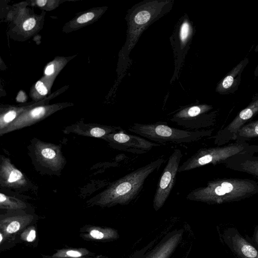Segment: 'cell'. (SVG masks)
<instances>
[{
  "label": "cell",
  "mask_w": 258,
  "mask_h": 258,
  "mask_svg": "<svg viewBox=\"0 0 258 258\" xmlns=\"http://www.w3.org/2000/svg\"><path fill=\"white\" fill-rule=\"evenodd\" d=\"M165 161L161 156L115 180L96 197V203L102 205L129 203L140 194L146 180L158 171Z\"/></svg>",
  "instance_id": "cell-1"
},
{
  "label": "cell",
  "mask_w": 258,
  "mask_h": 258,
  "mask_svg": "<svg viewBox=\"0 0 258 258\" xmlns=\"http://www.w3.org/2000/svg\"><path fill=\"white\" fill-rule=\"evenodd\" d=\"M257 193L258 184L254 181L247 179H216L191 190L186 197L192 201L220 203L240 200Z\"/></svg>",
  "instance_id": "cell-2"
},
{
  "label": "cell",
  "mask_w": 258,
  "mask_h": 258,
  "mask_svg": "<svg viewBox=\"0 0 258 258\" xmlns=\"http://www.w3.org/2000/svg\"><path fill=\"white\" fill-rule=\"evenodd\" d=\"M128 130L150 141L160 144L168 142L190 143L210 136L212 133L211 130H181L170 126L165 122L147 124L135 123L128 127Z\"/></svg>",
  "instance_id": "cell-3"
},
{
  "label": "cell",
  "mask_w": 258,
  "mask_h": 258,
  "mask_svg": "<svg viewBox=\"0 0 258 258\" xmlns=\"http://www.w3.org/2000/svg\"><path fill=\"white\" fill-rule=\"evenodd\" d=\"M258 147L236 142L222 147L201 148L179 166L178 172L189 171L206 165L226 163L231 158L246 153H257Z\"/></svg>",
  "instance_id": "cell-4"
},
{
  "label": "cell",
  "mask_w": 258,
  "mask_h": 258,
  "mask_svg": "<svg viewBox=\"0 0 258 258\" xmlns=\"http://www.w3.org/2000/svg\"><path fill=\"white\" fill-rule=\"evenodd\" d=\"M29 150L33 163L41 171L56 174L66 164V158L59 145L34 139Z\"/></svg>",
  "instance_id": "cell-5"
},
{
  "label": "cell",
  "mask_w": 258,
  "mask_h": 258,
  "mask_svg": "<svg viewBox=\"0 0 258 258\" xmlns=\"http://www.w3.org/2000/svg\"><path fill=\"white\" fill-rule=\"evenodd\" d=\"M211 105H195L182 108L170 118L177 125L190 131H199L214 124L217 111H212Z\"/></svg>",
  "instance_id": "cell-6"
},
{
  "label": "cell",
  "mask_w": 258,
  "mask_h": 258,
  "mask_svg": "<svg viewBox=\"0 0 258 258\" xmlns=\"http://www.w3.org/2000/svg\"><path fill=\"white\" fill-rule=\"evenodd\" d=\"M182 156L179 149H175L170 155L155 190L153 200L155 209L161 208L169 196L175 184Z\"/></svg>",
  "instance_id": "cell-7"
},
{
  "label": "cell",
  "mask_w": 258,
  "mask_h": 258,
  "mask_svg": "<svg viewBox=\"0 0 258 258\" xmlns=\"http://www.w3.org/2000/svg\"><path fill=\"white\" fill-rule=\"evenodd\" d=\"M101 139L113 149L137 154L146 153L161 146L140 136L126 134L123 130L109 134Z\"/></svg>",
  "instance_id": "cell-8"
},
{
  "label": "cell",
  "mask_w": 258,
  "mask_h": 258,
  "mask_svg": "<svg viewBox=\"0 0 258 258\" xmlns=\"http://www.w3.org/2000/svg\"><path fill=\"white\" fill-rule=\"evenodd\" d=\"M258 113V93L253 94L251 102L242 110L225 128L219 131L213 138L215 144L221 146L231 140H235L239 130L246 122Z\"/></svg>",
  "instance_id": "cell-9"
},
{
  "label": "cell",
  "mask_w": 258,
  "mask_h": 258,
  "mask_svg": "<svg viewBox=\"0 0 258 258\" xmlns=\"http://www.w3.org/2000/svg\"><path fill=\"white\" fill-rule=\"evenodd\" d=\"M30 185L29 180L11 160L3 155L0 160L1 187L16 191H24Z\"/></svg>",
  "instance_id": "cell-10"
},
{
  "label": "cell",
  "mask_w": 258,
  "mask_h": 258,
  "mask_svg": "<svg viewBox=\"0 0 258 258\" xmlns=\"http://www.w3.org/2000/svg\"><path fill=\"white\" fill-rule=\"evenodd\" d=\"M56 108L39 106L26 111L0 132L1 136L8 133L30 126L45 118L51 114Z\"/></svg>",
  "instance_id": "cell-11"
},
{
  "label": "cell",
  "mask_w": 258,
  "mask_h": 258,
  "mask_svg": "<svg viewBox=\"0 0 258 258\" xmlns=\"http://www.w3.org/2000/svg\"><path fill=\"white\" fill-rule=\"evenodd\" d=\"M122 130L120 126L84 123L80 121L66 127L63 132L67 134L73 133L83 136L102 138L109 134Z\"/></svg>",
  "instance_id": "cell-12"
},
{
  "label": "cell",
  "mask_w": 258,
  "mask_h": 258,
  "mask_svg": "<svg viewBox=\"0 0 258 258\" xmlns=\"http://www.w3.org/2000/svg\"><path fill=\"white\" fill-rule=\"evenodd\" d=\"M249 61V58L245 57L233 67L217 84L216 91L221 95L234 93L238 89L241 74Z\"/></svg>",
  "instance_id": "cell-13"
},
{
  "label": "cell",
  "mask_w": 258,
  "mask_h": 258,
  "mask_svg": "<svg viewBox=\"0 0 258 258\" xmlns=\"http://www.w3.org/2000/svg\"><path fill=\"white\" fill-rule=\"evenodd\" d=\"M255 153H246L237 155L229 159L225 163L231 169L246 172L258 178V155Z\"/></svg>",
  "instance_id": "cell-14"
},
{
  "label": "cell",
  "mask_w": 258,
  "mask_h": 258,
  "mask_svg": "<svg viewBox=\"0 0 258 258\" xmlns=\"http://www.w3.org/2000/svg\"><path fill=\"white\" fill-rule=\"evenodd\" d=\"M258 137V120L244 124L238 131L236 142H245L246 140Z\"/></svg>",
  "instance_id": "cell-15"
},
{
  "label": "cell",
  "mask_w": 258,
  "mask_h": 258,
  "mask_svg": "<svg viewBox=\"0 0 258 258\" xmlns=\"http://www.w3.org/2000/svg\"><path fill=\"white\" fill-rule=\"evenodd\" d=\"M234 242V249H237L238 254H240L242 258H258L256 249L244 239L238 237Z\"/></svg>",
  "instance_id": "cell-16"
},
{
  "label": "cell",
  "mask_w": 258,
  "mask_h": 258,
  "mask_svg": "<svg viewBox=\"0 0 258 258\" xmlns=\"http://www.w3.org/2000/svg\"><path fill=\"white\" fill-rule=\"evenodd\" d=\"M0 205L1 208L8 209H21L26 207L25 204L20 200L2 192L0 194Z\"/></svg>",
  "instance_id": "cell-17"
},
{
  "label": "cell",
  "mask_w": 258,
  "mask_h": 258,
  "mask_svg": "<svg viewBox=\"0 0 258 258\" xmlns=\"http://www.w3.org/2000/svg\"><path fill=\"white\" fill-rule=\"evenodd\" d=\"M190 33V27L189 23L184 22L181 25L179 30V37L180 40L184 42L186 40Z\"/></svg>",
  "instance_id": "cell-18"
},
{
  "label": "cell",
  "mask_w": 258,
  "mask_h": 258,
  "mask_svg": "<svg viewBox=\"0 0 258 258\" xmlns=\"http://www.w3.org/2000/svg\"><path fill=\"white\" fill-rule=\"evenodd\" d=\"M150 18L148 12L143 11L138 13L135 17V22L136 24H142L146 23Z\"/></svg>",
  "instance_id": "cell-19"
},
{
  "label": "cell",
  "mask_w": 258,
  "mask_h": 258,
  "mask_svg": "<svg viewBox=\"0 0 258 258\" xmlns=\"http://www.w3.org/2000/svg\"><path fill=\"white\" fill-rule=\"evenodd\" d=\"M21 223L18 219L12 220L6 228V231L8 233H14L20 228Z\"/></svg>",
  "instance_id": "cell-20"
},
{
  "label": "cell",
  "mask_w": 258,
  "mask_h": 258,
  "mask_svg": "<svg viewBox=\"0 0 258 258\" xmlns=\"http://www.w3.org/2000/svg\"><path fill=\"white\" fill-rule=\"evenodd\" d=\"M60 257H68L72 258L80 257L84 255V253L77 250H69L62 251L57 254Z\"/></svg>",
  "instance_id": "cell-21"
},
{
  "label": "cell",
  "mask_w": 258,
  "mask_h": 258,
  "mask_svg": "<svg viewBox=\"0 0 258 258\" xmlns=\"http://www.w3.org/2000/svg\"><path fill=\"white\" fill-rule=\"evenodd\" d=\"M94 17V14L92 12H88L83 14L77 20V22L80 24L86 23L92 20Z\"/></svg>",
  "instance_id": "cell-22"
},
{
  "label": "cell",
  "mask_w": 258,
  "mask_h": 258,
  "mask_svg": "<svg viewBox=\"0 0 258 258\" xmlns=\"http://www.w3.org/2000/svg\"><path fill=\"white\" fill-rule=\"evenodd\" d=\"M36 24V21L34 18H29L25 21L23 25L24 30H30L34 28Z\"/></svg>",
  "instance_id": "cell-23"
},
{
  "label": "cell",
  "mask_w": 258,
  "mask_h": 258,
  "mask_svg": "<svg viewBox=\"0 0 258 258\" xmlns=\"http://www.w3.org/2000/svg\"><path fill=\"white\" fill-rule=\"evenodd\" d=\"M35 87L37 91L41 95H45L47 94V90L43 83L40 81L36 83Z\"/></svg>",
  "instance_id": "cell-24"
},
{
  "label": "cell",
  "mask_w": 258,
  "mask_h": 258,
  "mask_svg": "<svg viewBox=\"0 0 258 258\" xmlns=\"http://www.w3.org/2000/svg\"><path fill=\"white\" fill-rule=\"evenodd\" d=\"M91 236L95 239H100L104 237V234L98 230H92L90 232Z\"/></svg>",
  "instance_id": "cell-25"
},
{
  "label": "cell",
  "mask_w": 258,
  "mask_h": 258,
  "mask_svg": "<svg viewBox=\"0 0 258 258\" xmlns=\"http://www.w3.org/2000/svg\"><path fill=\"white\" fill-rule=\"evenodd\" d=\"M36 238V231L34 229H31L27 237V241L28 242H32Z\"/></svg>",
  "instance_id": "cell-26"
},
{
  "label": "cell",
  "mask_w": 258,
  "mask_h": 258,
  "mask_svg": "<svg viewBox=\"0 0 258 258\" xmlns=\"http://www.w3.org/2000/svg\"><path fill=\"white\" fill-rule=\"evenodd\" d=\"M53 72V65L48 66L45 70V74L47 75H51Z\"/></svg>",
  "instance_id": "cell-27"
},
{
  "label": "cell",
  "mask_w": 258,
  "mask_h": 258,
  "mask_svg": "<svg viewBox=\"0 0 258 258\" xmlns=\"http://www.w3.org/2000/svg\"><path fill=\"white\" fill-rule=\"evenodd\" d=\"M254 51L255 52L258 53V43L256 45V46H255ZM254 76L255 78L258 77V62H257V66L255 67V69L254 71Z\"/></svg>",
  "instance_id": "cell-28"
},
{
  "label": "cell",
  "mask_w": 258,
  "mask_h": 258,
  "mask_svg": "<svg viewBox=\"0 0 258 258\" xmlns=\"http://www.w3.org/2000/svg\"><path fill=\"white\" fill-rule=\"evenodd\" d=\"M46 2L47 1L45 0H39L37 1V5L40 7L44 6Z\"/></svg>",
  "instance_id": "cell-29"
},
{
  "label": "cell",
  "mask_w": 258,
  "mask_h": 258,
  "mask_svg": "<svg viewBox=\"0 0 258 258\" xmlns=\"http://www.w3.org/2000/svg\"><path fill=\"white\" fill-rule=\"evenodd\" d=\"M2 239H3V236H2V234L1 233V242H2Z\"/></svg>",
  "instance_id": "cell-30"
}]
</instances>
